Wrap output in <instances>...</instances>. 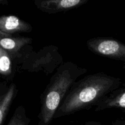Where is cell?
<instances>
[{
  "mask_svg": "<svg viewBox=\"0 0 125 125\" xmlns=\"http://www.w3.org/2000/svg\"><path fill=\"white\" fill-rule=\"evenodd\" d=\"M123 85L120 78L103 72L82 77L73 84L56 111L54 119L95 107L105 96Z\"/></svg>",
  "mask_w": 125,
  "mask_h": 125,
  "instance_id": "obj_1",
  "label": "cell"
},
{
  "mask_svg": "<svg viewBox=\"0 0 125 125\" xmlns=\"http://www.w3.org/2000/svg\"><path fill=\"white\" fill-rule=\"evenodd\" d=\"M87 69L72 62H64L54 72L40 96L37 125H51L67 93Z\"/></svg>",
  "mask_w": 125,
  "mask_h": 125,
  "instance_id": "obj_2",
  "label": "cell"
},
{
  "mask_svg": "<svg viewBox=\"0 0 125 125\" xmlns=\"http://www.w3.org/2000/svg\"><path fill=\"white\" fill-rule=\"evenodd\" d=\"M64 63L57 46L53 45L42 48L38 51L29 45L17 63V70L31 73H42L49 76Z\"/></svg>",
  "mask_w": 125,
  "mask_h": 125,
  "instance_id": "obj_3",
  "label": "cell"
},
{
  "mask_svg": "<svg viewBox=\"0 0 125 125\" xmlns=\"http://www.w3.org/2000/svg\"><path fill=\"white\" fill-rule=\"evenodd\" d=\"M87 47L93 53L122 62L125 69V44L112 37L92 38L87 42Z\"/></svg>",
  "mask_w": 125,
  "mask_h": 125,
  "instance_id": "obj_4",
  "label": "cell"
},
{
  "mask_svg": "<svg viewBox=\"0 0 125 125\" xmlns=\"http://www.w3.org/2000/svg\"><path fill=\"white\" fill-rule=\"evenodd\" d=\"M88 2L89 0H35L34 4L42 12L54 14L78 8Z\"/></svg>",
  "mask_w": 125,
  "mask_h": 125,
  "instance_id": "obj_5",
  "label": "cell"
},
{
  "mask_svg": "<svg viewBox=\"0 0 125 125\" xmlns=\"http://www.w3.org/2000/svg\"><path fill=\"white\" fill-rule=\"evenodd\" d=\"M32 42V39L28 37H0V47L6 50L17 67V63L26 47Z\"/></svg>",
  "mask_w": 125,
  "mask_h": 125,
  "instance_id": "obj_6",
  "label": "cell"
},
{
  "mask_svg": "<svg viewBox=\"0 0 125 125\" xmlns=\"http://www.w3.org/2000/svg\"><path fill=\"white\" fill-rule=\"evenodd\" d=\"M18 91L15 83L8 85V82L3 81L0 84V125L4 123Z\"/></svg>",
  "mask_w": 125,
  "mask_h": 125,
  "instance_id": "obj_7",
  "label": "cell"
},
{
  "mask_svg": "<svg viewBox=\"0 0 125 125\" xmlns=\"http://www.w3.org/2000/svg\"><path fill=\"white\" fill-rule=\"evenodd\" d=\"M32 27L30 23L13 15H2L0 17V31L13 35L17 33L31 32Z\"/></svg>",
  "mask_w": 125,
  "mask_h": 125,
  "instance_id": "obj_8",
  "label": "cell"
},
{
  "mask_svg": "<svg viewBox=\"0 0 125 125\" xmlns=\"http://www.w3.org/2000/svg\"><path fill=\"white\" fill-rule=\"evenodd\" d=\"M123 85L102 99L95 106V112L117 109L125 113V86Z\"/></svg>",
  "mask_w": 125,
  "mask_h": 125,
  "instance_id": "obj_9",
  "label": "cell"
},
{
  "mask_svg": "<svg viewBox=\"0 0 125 125\" xmlns=\"http://www.w3.org/2000/svg\"><path fill=\"white\" fill-rule=\"evenodd\" d=\"M17 67L8 52L0 47V74L4 81H12L15 78Z\"/></svg>",
  "mask_w": 125,
  "mask_h": 125,
  "instance_id": "obj_10",
  "label": "cell"
},
{
  "mask_svg": "<svg viewBox=\"0 0 125 125\" xmlns=\"http://www.w3.org/2000/svg\"><path fill=\"white\" fill-rule=\"evenodd\" d=\"M31 118L27 115L24 106H20L16 108L7 125H29Z\"/></svg>",
  "mask_w": 125,
  "mask_h": 125,
  "instance_id": "obj_11",
  "label": "cell"
},
{
  "mask_svg": "<svg viewBox=\"0 0 125 125\" xmlns=\"http://www.w3.org/2000/svg\"><path fill=\"white\" fill-rule=\"evenodd\" d=\"M112 125H125V117L122 118H118L113 121L112 123Z\"/></svg>",
  "mask_w": 125,
  "mask_h": 125,
  "instance_id": "obj_12",
  "label": "cell"
},
{
  "mask_svg": "<svg viewBox=\"0 0 125 125\" xmlns=\"http://www.w3.org/2000/svg\"><path fill=\"white\" fill-rule=\"evenodd\" d=\"M84 125H107L103 124L102 123H100L99 122H96V121H89L87 122Z\"/></svg>",
  "mask_w": 125,
  "mask_h": 125,
  "instance_id": "obj_13",
  "label": "cell"
}]
</instances>
